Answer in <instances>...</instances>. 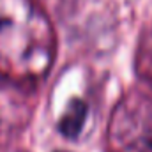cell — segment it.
I'll use <instances>...</instances> for the list:
<instances>
[{
  "mask_svg": "<svg viewBox=\"0 0 152 152\" xmlns=\"http://www.w3.org/2000/svg\"><path fill=\"white\" fill-rule=\"evenodd\" d=\"M87 103L81 99H73L66 110L64 117L58 122V129L64 136L67 138H76L83 127L85 117H87Z\"/></svg>",
  "mask_w": 152,
  "mask_h": 152,
  "instance_id": "obj_1",
  "label": "cell"
}]
</instances>
